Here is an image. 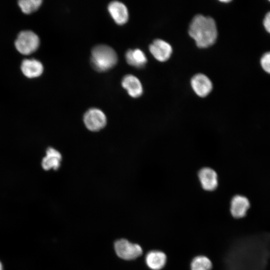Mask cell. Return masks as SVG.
Listing matches in <instances>:
<instances>
[{"label": "cell", "instance_id": "6da1fadb", "mask_svg": "<svg viewBox=\"0 0 270 270\" xmlns=\"http://www.w3.org/2000/svg\"><path fill=\"white\" fill-rule=\"evenodd\" d=\"M270 258V233L246 236L238 240L232 250L230 270H265Z\"/></svg>", "mask_w": 270, "mask_h": 270}, {"label": "cell", "instance_id": "7a4b0ae2", "mask_svg": "<svg viewBox=\"0 0 270 270\" xmlns=\"http://www.w3.org/2000/svg\"><path fill=\"white\" fill-rule=\"evenodd\" d=\"M188 33L200 48L211 46L216 42L218 36L214 20L201 14L196 15L193 18L190 25Z\"/></svg>", "mask_w": 270, "mask_h": 270}, {"label": "cell", "instance_id": "3957f363", "mask_svg": "<svg viewBox=\"0 0 270 270\" xmlns=\"http://www.w3.org/2000/svg\"><path fill=\"white\" fill-rule=\"evenodd\" d=\"M91 62L98 72H105L113 68L117 63L118 56L110 46L100 44L94 46L91 52Z\"/></svg>", "mask_w": 270, "mask_h": 270}, {"label": "cell", "instance_id": "277c9868", "mask_svg": "<svg viewBox=\"0 0 270 270\" xmlns=\"http://www.w3.org/2000/svg\"><path fill=\"white\" fill-rule=\"evenodd\" d=\"M14 44L16 50L20 54L28 55L38 49L40 45V39L33 32L24 30L20 32Z\"/></svg>", "mask_w": 270, "mask_h": 270}, {"label": "cell", "instance_id": "5b68a950", "mask_svg": "<svg viewBox=\"0 0 270 270\" xmlns=\"http://www.w3.org/2000/svg\"><path fill=\"white\" fill-rule=\"evenodd\" d=\"M114 248L118 256L126 260L135 259L142 253V250L140 245L124 238L117 240L114 242Z\"/></svg>", "mask_w": 270, "mask_h": 270}, {"label": "cell", "instance_id": "8992f818", "mask_svg": "<svg viewBox=\"0 0 270 270\" xmlns=\"http://www.w3.org/2000/svg\"><path fill=\"white\" fill-rule=\"evenodd\" d=\"M84 122L88 130L96 132L105 126L106 124V118L100 110L92 108L84 114Z\"/></svg>", "mask_w": 270, "mask_h": 270}, {"label": "cell", "instance_id": "52a82bcc", "mask_svg": "<svg viewBox=\"0 0 270 270\" xmlns=\"http://www.w3.org/2000/svg\"><path fill=\"white\" fill-rule=\"evenodd\" d=\"M149 50L153 56L161 62L168 60L172 52L171 46L166 41L160 39L154 40L150 45Z\"/></svg>", "mask_w": 270, "mask_h": 270}, {"label": "cell", "instance_id": "ba28073f", "mask_svg": "<svg viewBox=\"0 0 270 270\" xmlns=\"http://www.w3.org/2000/svg\"><path fill=\"white\" fill-rule=\"evenodd\" d=\"M192 90L199 96H207L212 89V84L209 78L202 74L194 75L190 80Z\"/></svg>", "mask_w": 270, "mask_h": 270}, {"label": "cell", "instance_id": "9c48e42d", "mask_svg": "<svg viewBox=\"0 0 270 270\" xmlns=\"http://www.w3.org/2000/svg\"><path fill=\"white\" fill-rule=\"evenodd\" d=\"M108 10L114 21L118 24H126L128 19L126 6L118 1H112L108 4Z\"/></svg>", "mask_w": 270, "mask_h": 270}, {"label": "cell", "instance_id": "30bf717a", "mask_svg": "<svg viewBox=\"0 0 270 270\" xmlns=\"http://www.w3.org/2000/svg\"><path fill=\"white\" fill-rule=\"evenodd\" d=\"M250 207L248 199L242 196L236 195L233 197L230 202V211L232 216L240 218L244 216Z\"/></svg>", "mask_w": 270, "mask_h": 270}, {"label": "cell", "instance_id": "8fae6325", "mask_svg": "<svg viewBox=\"0 0 270 270\" xmlns=\"http://www.w3.org/2000/svg\"><path fill=\"white\" fill-rule=\"evenodd\" d=\"M198 177L202 188L208 191L215 190L218 186V176L216 172L210 168L201 169Z\"/></svg>", "mask_w": 270, "mask_h": 270}, {"label": "cell", "instance_id": "7c38bea8", "mask_svg": "<svg viewBox=\"0 0 270 270\" xmlns=\"http://www.w3.org/2000/svg\"><path fill=\"white\" fill-rule=\"evenodd\" d=\"M122 85L126 90L128 94L132 98L139 97L143 92L140 80L134 75L125 76L122 80Z\"/></svg>", "mask_w": 270, "mask_h": 270}, {"label": "cell", "instance_id": "4fadbf2b", "mask_svg": "<svg viewBox=\"0 0 270 270\" xmlns=\"http://www.w3.org/2000/svg\"><path fill=\"white\" fill-rule=\"evenodd\" d=\"M21 70L24 74L28 78L40 76L43 72L42 64L35 59H25L22 62Z\"/></svg>", "mask_w": 270, "mask_h": 270}, {"label": "cell", "instance_id": "5bb4252c", "mask_svg": "<svg viewBox=\"0 0 270 270\" xmlns=\"http://www.w3.org/2000/svg\"><path fill=\"white\" fill-rule=\"evenodd\" d=\"M148 266L152 270H160L165 266L166 256L162 252L158 250H151L148 252L145 258Z\"/></svg>", "mask_w": 270, "mask_h": 270}, {"label": "cell", "instance_id": "9a60e30c", "mask_svg": "<svg viewBox=\"0 0 270 270\" xmlns=\"http://www.w3.org/2000/svg\"><path fill=\"white\" fill-rule=\"evenodd\" d=\"M62 156L60 152L52 148H48L46 151V156L42 162V168L48 170L53 168L57 170L60 166Z\"/></svg>", "mask_w": 270, "mask_h": 270}, {"label": "cell", "instance_id": "2e32d148", "mask_svg": "<svg viewBox=\"0 0 270 270\" xmlns=\"http://www.w3.org/2000/svg\"><path fill=\"white\" fill-rule=\"evenodd\" d=\"M125 58L128 64L136 68L143 67L147 62L145 54L138 48L128 50Z\"/></svg>", "mask_w": 270, "mask_h": 270}, {"label": "cell", "instance_id": "e0dca14e", "mask_svg": "<svg viewBox=\"0 0 270 270\" xmlns=\"http://www.w3.org/2000/svg\"><path fill=\"white\" fill-rule=\"evenodd\" d=\"M212 268V262L204 256L194 257L190 263L191 270H210Z\"/></svg>", "mask_w": 270, "mask_h": 270}, {"label": "cell", "instance_id": "ac0fdd59", "mask_svg": "<svg viewBox=\"0 0 270 270\" xmlns=\"http://www.w3.org/2000/svg\"><path fill=\"white\" fill-rule=\"evenodd\" d=\"M42 2V0H22L18 1V5L24 13L29 14L37 10Z\"/></svg>", "mask_w": 270, "mask_h": 270}, {"label": "cell", "instance_id": "d6986e66", "mask_svg": "<svg viewBox=\"0 0 270 270\" xmlns=\"http://www.w3.org/2000/svg\"><path fill=\"white\" fill-rule=\"evenodd\" d=\"M260 64L264 70L270 74V52L263 55L260 60Z\"/></svg>", "mask_w": 270, "mask_h": 270}, {"label": "cell", "instance_id": "ffe728a7", "mask_svg": "<svg viewBox=\"0 0 270 270\" xmlns=\"http://www.w3.org/2000/svg\"><path fill=\"white\" fill-rule=\"evenodd\" d=\"M264 26L266 30L270 33V12H268L264 17Z\"/></svg>", "mask_w": 270, "mask_h": 270}, {"label": "cell", "instance_id": "44dd1931", "mask_svg": "<svg viewBox=\"0 0 270 270\" xmlns=\"http://www.w3.org/2000/svg\"><path fill=\"white\" fill-rule=\"evenodd\" d=\"M0 270H3L2 265L0 262Z\"/></svg>", "mask_w": 270, "mask_h": 270}, {"label": "cell", "instance_id": "7402d4cb", "mask_svg": "<svg viewBox=\"0 0 270 270\" xmlns=\"http://www.w3.org/2000/svg\"><path fill=\"white\" fill-rule=\"evenodd\" d=\"M222 2H230V0H222V1H221Z\"/></svg>", "mask_w": 270, "mask_h": 270}]
</instances>
